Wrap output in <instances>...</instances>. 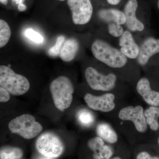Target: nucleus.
I'll return each instance as SVG.
<instances>
[{
	"label": "nucleus",
	"instance_id": "2",
	"mask_svg": "<svg viewBox=\"0 0 159 159\" xmlns=\"http://www.w3.org/2000/svg\"><path fill=\"white\" fill-rule=\"evenodd\" d=\"M50 91L55 107L61 111L68 108L73 99L74 87L70 80L66 76H60L50 85Z\"/></svg>",
	"mask_w": 159,
	"mask_h": 159
},
{
	"label": "nucleus",
	"instance_id": "4",
	"mask_svg": "<svg viewBox=\"0 0 159 159\" xmlns=\"http://www.w3.org/2000/svg\"><path fill=\"white\" fill-rule=\"evenodd\" d=\"M9 128L12 133L18 134L26 139L35 138L43 130L42 125L29 114L21 115L11 120Z\"/></svg>",
	"mask_w": 159,
	"mask_h": 159
},
{
	"label": "nucleus",
	"instance_id": "32",
	"mask_svg": "<svg viewBox=\"0 0 159 159\" xmlns=\"http://www.w3.org/2000/svg\"><path fill=\"white\" fill-rule=\"evenodd\" d=\"M157 7H158V9H159V0H158V1Z\"/></svg>",
	"mask_w": 159,
	"mask_h": 159
},
{
	"label": "nucleus",
	"instance_id": "7",
	"mask_svg": "<svg viewBox=\"0 0 159 159\" xmlns=\"http://www.w3.org/2000/svg\"><path fill=\"white\" fill-rule=\"evenodd\" d=\"M67 4L75 25H85L90 20L93 12L90 0H67Z\"/></svg>",
	"mask_w": 159,
	"mask_h": 159
},
{
	"label": "nucleus",
	"instance_id": "1",
	"mask_svg": "<svg viewBox=\"0 0 159 159\" xmlns=\"http://www.w3.org/2000/svg\"><path fill=\"white\" fill-rule=\"evenodd\" d=\"M91 50L94 57L110 67L120 68L127 63V57L121 51L102 40L97 39L94 41Z\"/></svg>",
	"mask_w": 159,
	"mask_h": 159
},
{
	"label": "nucleus",
	"instance_id": "23",
	"mask_svg": "<svg viewBox=\"0 0 159 159\" xmlns=\"http://www.w3.org/2000/svg\"><path fill=\"white\" fill-rule=\"evenodd\" d=\"M24 34L28 39L36 43H41L43 42L44 39L42 35L33 29H26Z\"/></svg>",
	"mask_w": 159,
	"mask_h": 159
},
{
	"label": "nucleus",
	"instance_id": "8",
	"mask_svg": "<svg viewBox=\"0 0 159 159\" xmlns=\"http://www.w3.org/2000/svg\"><path fill=\"white\" fill-rule=\"evenodd\" d=\"M119 119L124 121L133 122L137 131L144 133L147 129V122L144 109L141 106H128L124 107L119 113Z\"/></svg>",
	"mask_w": 159,
	"mask_h": 159
},
{
	"label": "nucleus",
	"instance_id": "20",
	"mask_svg": "<svg viewBox=\"0 0 159 159\" xmlns=\"http://www.w3.org/2000/svg\"><path fill=\"white\" fill-rule=\"evenodd\" d=\"M11 35V30L8 23L4 20H0V48H2L9 42Z\"/></svg>",
	"mask_w": 159,
	"mask_h": 159
},
{
	"label": "nucleus",
	"instance_id": "17",
	"mask_svg": "<svg viewBox=\"0 0 159 159\" xmlns=\"http://www.w3.org/2000/svg\"><path fill=\"white\" fill-rule=\"evenodd\" d=\"M96 130L98 137L109 144H115L118 141V137L116 133L107 123H100L97 125Z\"/></svg>",
	"mask_w": 159,
	"mask_h": 159
},
{
	"label": "nucleus",
	"instance_id": "29",
	"mask_svg": "<svg viewBox=\"0 0 159 159\" xmlns=\"http://www.w3.org/2000/svg\"><path fill=\"white\" fill-rule=\"evenodd\" d=\"M123 159L122 157L119 155L113 156L111 159Z\"/></svg>",
	"mask_w": 159,
	"mask_h": 159
},
{
	"label": "nucleus",
	"instance_id": "12",
	"mask_svg": "<svg viewBox=\"0 0 159 159\" xmlns=\"http://www.w3.org/2000/svg\"><path fill=\"white\" fill-rule=\"evenodd\" d=\"M159 53V39L153 37L146 39L142 43L138 57V62L141 66L147 64L150 57Z\"/></svg>",
	"mask_w": 159,
	"mask_h": 159
},
{
	"label": "nucleus",
	"instance_id": "34",
	"mask_svg": "<svg viewBox=\"0 0 159 159\" xmlns=\"http://www.w3.org/2000/svg\"><path fill=\"white\" fill-rule=\"evenodd\" d=\"M58 1H65V0H58Z\"/></svg>",
	"mask_w": 159,
	"mask_h": 159
},
{
	"label": "nucleus",
	"instance_id": "30",
	"mask_svg": "<svg viewBox=\"0 0 159 159\" xmlns=\"http://www.w3.org/2000/svg\"><path fill=\"white\" fill-rule=\"evenodd\" d=\"M0 2L2 3V4H4V5H6L8 3V0H0Z\"/></svg>",
	"mask_w": 159,
	"mask_h": 159
},
{
	"label": "nucleus",
	"instance_id": "21",
	"mask_svg": "<svg viewBox=\"0 0 159 159\" xmlns=\"http://www.w3.org/2000/svg\"><path fill=\"white\" fill-rule=\"evenodd\" d=\"M77 117L80 123L84 126H90L95 121L93 114L86 109H81L78 111Z\"/></svg>",
	"mask_w": 159,
	"mask_h": 159
},
{
	"label": "nucleus",
	"instance_id": "28",
	"mask_svg": "<svg viewBox=\"0 0 159 159\" xmlns=\"http://www.w3.org/2000/svg\"><path fill=\"white\" fill-rule=\"evenodd\" d=\"M107 1L111 5H117L120 2L121 0H107Z\"/></svg>",
	"mask_w": 159,
	"mask_h": 159
},
{
	"label": "nucleus",
	"instance_id": "10",
	"mask_svg": "<svg viewBox=\"0 0 159 159\" xmlns=\"http://www.w3.org/2000/svg\"><path fill=\"white\" fill-rule=\"evenodd\" d=\"M87 146L93 152V159H110L115 154L113 147L106 144L104 141L99 137L90 139L87 142Z\"/></svg>",
	"mask_w": 159,
	"mask_h": 159
},
{
	"label": "nucleus",
	"instance_id": "5",
	"mask_svg": "<svg viewBox=\"0 0 159 159\" xmlns=\"http://www.w3.org/2000/svg\"><path fill=\"white\" fill-rule=\"evenodd\" d=\"M36 148L44 157L54 159L61 155L64 150V145L56 135L48 132L43 134L38 139Z\"/></svg>",
	"mask_w": 159,
	"mask_h": 159
},
{
	"label": "nucleus",
	"instance_id": "19",
	"mask_svg": "<svg viewBox=\"0 0 159 159\" xmlns=\"http://www.w3.org/2000/svg\"><path fill=\"white\" fill-rule=\"evenodd\" d=\"M23 156V152L20 148L11 146H5L1 148V159H20Z\"/></svg>",
	"mask_w": 159,
	"mask_h": 159
},
{
	"label": "nucleus",
	"instance_id": "15",
	"mask_svg": "<svg viewBox=\"0 0 159 159\" xmlns=\"http://www.w3.org/2000/svg\"><path fill=\"white\" fill-rule=\"evenodd\" d=\"M79 48V44L77 39H69L64 43L60 53V57L63 61L69 62L74 59Z\"/></svg>",
	"mask_w": 159,
	"mask_h": 159
},
{
	"label": "nucleus",
	"instance_id": "25",
	"mask_svg": "<svg viewBox=\"0 0 159 159\" xmlns=\"http://www.w3.org/2000/svg\"><path fill=\"white\" fill-rule=\"evenodd\" d=\"M135 159H159V156L152 154L147 150H141L135 155Z\"/></svg>",
	"mask_w": 159,
	"mask_h": 159
},
{
	"label": "nucleus",
	"instance_id": "6",
	"mask_svg": "<svg viewBox=\"0 0 159 159\" xmlns=\"http://www.w3.org/2000/svg\"><path fill=\"white\" fill-rule=\"evenodd\" d=\"M84 74L89 86L95 90L109 91L116 85L117 77L115 74L102 75L96 69L89 67L86 69Z\"/></svg>",
	"mask_w": 159,
	"mask_h": 159
},
{
	"label": "nucleus",
	"instance_id": "33",
	"mask_svg": "<svg viewBox=\"0 0 159 159\" xmlns=\"http://www.w3.org/2000/svg\"><path fill=\"white\" fill-rule=\"evenodd\" d=\"M158 145L159 148V137L158 138Z\"/></svg>",
	"mask_w": 159,
	"mask_h": 159
},
{
	"label": "nucleus",
	"instance_id": "31",
	"mask_svg": "<svg viewBox=\"0 0 159 159\" xmlns=\"http://www.w3.org/2000/svg\"><path fill=\"white\" fill-rule=\"evenodd\" d=\"M41 159H53V158H51L47 157H44L42 158Z\"/></svg>",
	"mask_w": 159,
	"mask_h": 159
},
{
	"label": "nucleus",
	"instance_id": "16",
	"mask_svg": "<svg viewBox=\"0 0 159 159\" xmlns=\"http://www.w3.org/2000/svg\"><path fill=\"white\" fill-rule=\"evenodd\" d=\"M99 16L101 19L107 22L116 23L120 25L126 22L125 13L118 9H102L99 11Z\"/></svg>",
	"mask_w": 159,
	"mask_h": 159
},
{
	"label": "nucleus",
	"instance_id": "18",
	"mask_svg": "<svg viewBox=\"0 0 159 159\" xmlns=\"http://www.w3.org/2000/svg\"><path fill=\"white\" fill-rule=\"evenodd\" d=\"M147 124L152 130L157 131L159 129L157 118L159 117V107L151 106L144 111Z\"/></svg>",
	"mask_w": 159,
	"mask_h": 159
},
{
	"label": "nucleus",
	"instance_id": "14",
	"mask_svg": "<svg viewBox=\"0 0 159 159\" xmlns=\"http://www.w3.org/2000/svg\"><path fill=\"white\" fill-rule=\"evenodd\" d=\"M119 44L121 48L120 51L127 58L134 59L139 56L140 48L129 31H124L120 36Z\"/></svg>",
	"mask_w": 159,
	"mask_h": 159
},
{
	"label": "nucleus",
	"instance_id": "26",
	"mask_svg": "<svg viewBox=\"0 0 159 159\" xmlns=\"http://www.w3.org/2000/svg\"><path fill=\"white\" fill-rule=\"evenodd\" d=\"M10 99V93L6 89L2 87L0 88V102H8Z\"/></svg>",
	"mask_w": 159,
	"mask_h": 159
},
{
	"label": "nucleus",
	"instance_id": "9",
	"mask_svg": "<svg viewBox=\"0 0 159 159\" xmlns=\"http://www.w3.org/2000/svg\"><path fill=\"white\" fill-rule=\"evenodd\" d=\"M113 94L107 93L100 96H96L87 93L84 96V99L88 106L92 109L104 112H108L115 108Z\"/></svg>",
	"mask_w": 159,
	"mask_h": 159
},
{
	"label": "nucleus",
	"instance_id": "27",
	"mask_svg": "<svg viewBox=\"0 0 159 159\" xmlns=\"http://www.w3.org/2000/svg\"><path fill=\"white\" fill-rule=\"evenodd\" d=\"M25 0H12V2L16 3L18 5V9L20 11H25L27 7L24 5V2Z\"/></svg>",
	"mask_w": 159,
	"mask_h": 159
},
{
	"label": "nucleus",
	"instance_id": "13",
	"mask_svg": "<svg viewBox=\"0 0 159 159\" xmlns=\"http://www.w3.org/2000/svg\"><path fill=\"white\" fill-rule=\"evenodd\" d=\"M136 89L146 103L152 106H159V92L152 89L148 79L141 78L137 83Z\"/></svg>",
	"mask_w": 159,
	"mask_h": 159
},
{
	"label": "nucleus",
	"instance_id": "22",
	"mask_svg": "<svg viewBox=\"0 0 159 159\" xmlns=\"http://www.w3.org/2000/svg\"><path fill=\"white\" fill-rule=\"evenodd\" d=\"M65 40V37L63 35H60L57 38L55 45L49 49L48 51V54L50 56L56 57L60 54Z\"/></svg>",
	"mask_w": 159,
	"mask_h": 159
},
{
	"label": "nucleus",
	"instance_id": "11",
	"mask_svg": "<svg viewBox=\"0 0 159 159\" xmlns=\"http://www.w3.org/2000/svg\"><path fill=\"white\" fill-rule=\"evenodd\" d=\"M138 6L137 0H129L124 7V12L126 17L125 24L128 29L133 31H141L145 28L144 24L136 16Z\"/></svg>",
	"mask_w": 159,
	"mask_h": 159
},
{
	"label": "nucleus",
	"instance_id": "24",
	"mask_svg": "<svg viewBox=\"0 0 159 159\" xmlns=\"http://www.w3.org/2000/svg\"><path fill=\"white\" fill-rule=\"evenodd\" d=\"M108 31L110 34L114 37H120L124 32L121 25L116 23H111L108 26Z\"/></svg>",
	"mask_w": 159,
	"mask_h": 159
},
{
	"label": "nucleus",
	"instance_id": "3",
	"mask_svg": "<svg viewBox=\"0 0 159 159\" xmlns=\"http://www.w3.org/2000/svg\"><path fill=\"white\" fill-rule=\"evenodd\" d=\"M0 85L14 96L25 93L30 86L26 77L16 74L10 67L5 66H0Z\"/></svg>",
	"mask_w": 159,
	"mask_h": 159
}]
</instances>
